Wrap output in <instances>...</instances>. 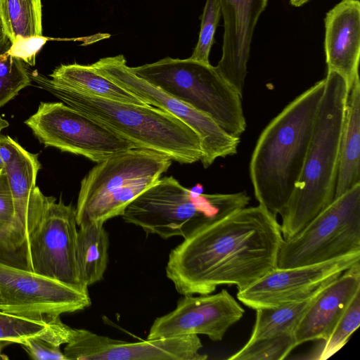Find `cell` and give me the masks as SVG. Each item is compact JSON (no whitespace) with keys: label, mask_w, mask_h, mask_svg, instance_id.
<instances>
[{"label":"cell","mask_w":360,"mask_h":360,"mask_svg":"<svg viewBox=\"0 0 360 360\" xmlns=\"http://www.w3.org/2000/svg\"><path fill=\"white\" fill-rule=\"evenodd\" d=\"M283 240L276 215L246 206L184 238L169 255L166 276L182 295L210 294L224 284L240 291L277 267Z\"/></svg>","instance_id":"1"},{"label":"cell","mask_w":360,"mask_h":360,"mask_svg":"<svg viewBox=\"0 0 360 360\" xmlns=\"http://www.w3.org/2000/svg\"><path fill=\"white\" fill-rule=\"evenodd\" d=\"M325 79L297 96L266 126L251 155L249 173L256 200L282 214L300 176Z\"/></svg>","instance_id":"2"},{"label":"cell","mask_w":360,"mask_h":360,"mask_svg":"<svg viewBox=\"0 0 360 360\" xmlns=\"http://www.w3.org/2000/svg\"><path fill=\"white\" fill-rule=\"evenodd\" d=\"M325 88L300 176L281 215L283 239L295 236L334 200L340 143L349 91L346 80L328 70Z\"/></svg>","instance_id":"3"},{"label":"cell","mask_w":360,"mask_h":360,"mask_svg":"<svg viewBox=\"0 0 360 360\" xmlns=\"http://www.w3.org/2000/svg\"><path fill=\"white\" fill-rule=\"evenodd\" d=\"M42 88L63 103L105 126L136 148L155 151L181 164L200 161L202 150L197 134L170 112L151 105H139L82 94L34 72Z\"/></svg>","instance_id":"4"},{"label":"cell","mask_w":360,"mask_h":360,"mask_svg":"<svg viewBox=\"0 0 360 360\" xmlns=\"http://www.w3.org/2000/svg\"><path fill=\"white\" fill-rule=\"evenodd\" d=\"M245 191L207 194L190 190L173 176L160 178L136 197L122 214L123 220L163 239L186 238L196 229L248 205Z\"/></svg>","instance_id":"5"},{"label":"cell","mask_w":360,"mask_h":360,"mask_svg":"<svg viewBox=\"0 0 360 360\" xmlns=\"http://www.w3.org/2000/svg\"><path fill=\"white\" fill-rule=\"evenodd\" d=\"M167 156L132 148L97 163L81 181L75 208L77 226L84 221L104 224L153 185L171 166Z\"/></svg>","instance_id":"6"},{"label":"cell","mask_w":360,"mask_h":360,"mask_svg":"<svg viewBox=\"0 0 360 360\" xmlns=\"http://www.w3.org/2000/svg\"><path fill=\"white\" fill-rule=\"evenodd\" d=\"M131 70L169 95L208 115L229 134L240 137L245 131L243 96L210 63L190 58L166 57Z\"/></svg>","instance_id":"7"},{"label":"cell","mask_w":360,"mask_h":360,"mask_svg":"<svg viewBox=\"0 0 360 360\" xmlns=\"http://www.w3.org/2000/svg\"><path fill=\"white\" fill-rule=\"evenodd\" d=\"M360 252V184L335 198L295 236L283 239L277 268L321 263Z\"/></svg>","instance_id":"8"},{"label":"cell","mask_w":360,"mask_h":360,"mask_svg":"<svg viewBox=\"0 0 360 360\" xmlns=\"http://www.w3.org/2000/svg\"><path fill=\"white\" fill-rule=\"evenodd\" d=\"M46 147L99 162L136 148L131 142L63 102H41L25 121Z\"/></svg>","instance_id":"9"},{"label":"cell","mask_w":360,"mask_h":360,"mask_svg":"<svg viewBox=\"0 0 360 360\" xmlns=\"http://www.w3.org/2000/svg\"><path fill=\"white\" fill-rule=\"evenodd\" d=\"M77 226L72 205L46 196L40 219L22 254L24 269L88 292L77 266Z\"/></svg>","instance_id":"10"},{"label":"cell","mask_w":360,"mask_h":360,"mask_svg":"<svg viewBox=\"0 0 360 360\" xmlns=\"http://www.w3.org/2000/svg\"><path fill=\"white\" fill-rule=\"evenodd\" d=\"M91 65L147 104L170 112L190 127L200 140V161L205 168L217 158L237 153L240 137L229 134L208 115L136 75L122 55L101 58Z\"/></svg>","instance_id":"11"},{"label":"cell","mask_w":360,"mask_h":360,"mask_svg":"<svg viewBox=\"0 0 360 360\" xmlns=\"http://www.w3.org/2000/svg\"><path fill=\"white\" fill-rule=\"evenodd\" d=\"M90 304L89 292L0 262V310L49 322Z\"/></svg>","instance_id":"12"},{"label":"cell","mask_w":360,"mask_h":360,"mask_svg":"<svg viewBox=\"0 0 360 360\" xmlns=\"http://www.w3.org/2000/svg\"><path fill=\"white\" fill-rule=\"evenodd\" d=\"M360 260V252L329 261L292 268H276L238 291L244 305L257 309L275 307L305 299Z\"/></svg>","instance_id":"13"},{"label":"cell","mask_w":360,"mask_h":360,"mask_svg":"<svg viewBox=\"0 0 360 360\" xmlns=\"http://www.w3.org/2000/svg\"><path fill=\"white\" fill-rule=\"evenodd\" d=\"M202 347L195 334L129 342L75 328L63 353L67 360H205Z\"/></svg>","instance_id":"14"},{"label":"cell","mask_w":360,"mask_h":360,"mask_svg":"<svg viewBox=\"0 0 360 360\" xmlns=\"http://www.w3.org/2000/svg\"><path fill=\"white\" fill-rule=\"evenodd\" d=\"M244 313L225 289L216 294L183 295L173 311L155 319L147 339L202 334L220 341Z\"/></svg>","instance_id":"15"},{"label":"cell","mask_w":360,"mask_h":360,"mask_svg":"<svg viewBox=\"0 0 360 360\" xmlns=\"http://www.w3.org/2000/svg\"><path fill=\"white\" fill-rule=\"evenodd\" d=\"M224 18L222 54L215 67L243 96L255 25L268 0H219Z\"/></svg>","instance_id":"16"},{"label":"cell","mask_w":360,"mask_h":360,"mask_svg":"<svg viewBox=\"0 0 360 360\" xmlns=\"http://www.w3.org/2000/svg\"><path fill=\"white\" fill-rule=\"evenodd\" d=\"M41 167L38 154H33L20 146L5 171L13 195L15 222L10 242L11 253L23 252L29 236L41 216L46 196L36 186Z\"/></svg>","instance_id":"17"},{"label":"cell","mask_w":360,"mask_h":360,"mask_svg":"<svg viewBox=\"0 0 360 360\" xmlns=\"http://www.w3.org/2000/svg\"><path fill=\"white\" fill-rule=\"evenodd\" d=\"M324 22L328 70L343 77L349 88L359 77V1L342 0L326 13Z\"/></svg>","instance_id":"18"},{"label":"cell","mask_w":360,"mask_h":360,"mask_svg":"<svg viewBox=\"0 0 360 360\" xmlns=\"http://www.w3.org/2000/svg\"><path fill=\"white\" fill-rule=\"evenodd\" d=\"M359 291V262L328 283L318 294L296 327L297 345L308 341L326 340Z\"/></svg>","instance_id":"19"},{"label":"cell","mask_w":360,"mask_h":360,"mask_svg":"<svg viewBox=\"0 0 360 360\" xmlns=\"http://www.w3.org/2000/svg\"><path fill=\"white\" fill-rule=\"evenodd\" d=\"M358 184H360L359 77L354 80L348 91L340 137L335 198Z\"/></svg>","instance_id":"20"},{"label":"cell","mask_w":360,"mask_h":360,"mask_svg":"<svg viewBox=\"0 0 360 360\" xmlns=\"http://www.w3.org/2000/svg\"><path fill=\"white\" fill-rule=\"evenodd\" d=\"M50 77L54 83L82 94L120 102L147 105L99 73L91 65H61L53 71Z\"/></svg>","instance_id":"21"},{"label":"cell","mask_w":360,"mask_h":360,"mask_svg":"<svg viewBox=\"0 0 360 360\" xmlns=\"http://www.w3.org/2000/svg\"><path fill=\"white\" fill-rule=\"evenodd\" d=\"M326 285L305 299L275 307L255 309V323L249 340H276L296 347V327L318 294Z\"/></svg>","instance_id":"22"},{"label":"cell","mask_w":360,"mask_h":360,"mask_svg":"<svg viewBox=\"0 0 360 360\" xmlns=\"http://www.w3.org/2000/svg\"><path fill=\"white\" fill-rule=\"evenodd\" d=\"M77 262L86 287L100 281L108 261L109 237L104 224L84 221L78 225Z\"/></svg>","instance_id":"23"},{"label":"cell","mask_w":360,"mask_h":360,"mask_svg":"<svg viewBox=\"0 0 360 360\" xmlns=\"http://www.w3.org/2000/svg\"><path fill=\"white\" fill-rule=\"evenodd\" d=\"M41 0H0L1 32L11 43L42 36Z\"/></svg>","instance_id":"24"},{"label":"cell","mask_w":360,"mask_h":360,"mask_svg":"<svg viewBox=\"0 0 360 360\" xmlns=\"http://www.w3.org/2000/svg\"><path fill=\"white\" fill-rule=\"evenodd\" d=\"M47 323L43 333L23 340L20 345L33 359L67 360L60 345L70 340L75 328L63 323L60 316Z\"/></svg>","instance_id":"25"},{"label":"cell","mask_w":360,"mask_h":360,"mask_svg":"<svg viewBox=\"0 0 360 360\" xmlns=\"http://www.w3.org/2000/svg\"><path fill=\"white\" fill-rule=\"evenodd\" d=\"M11 41L0 32V108L32 82L25 63L11 56Z\"/></svg>","instance_id":"26"},{"label":"cell","mask_w":360,"mask_h":360,"mask_svg":"<svg viewBox=\"0 0 360 360\" xmlns=\"http://www.w3.org/2000/svg\"><path fill=\"white\" fill-rule=\"evenodd\" d=\"M360 325V291L350 301L325 341L317 359L325 360L338 352Z\"/></svg>","instance_id":"27"},{"label":"cell","mask_w":360,"mask_h":360,"mask_svg":"<svg viewBox=\"0 0 360 360\" xmlns=\"http://www.w3.org/2000/svg\"><path fill=\"white\" fill-rule=\"evenodd\" d=\"M48 323L0 310V341L20 344L23 340L39 335Z\"/></svg>","instance_id":"28"},{"label":"cell","mask_w":360,"mask_h":360,"mask_svg":"<svg viewBox=\"0 0 360 360\" xmlns=\"http://www.w3.org/2000/svg\"><path fill=\"white\" fill-rule=\"evenodd\" d=\"M221 15L219 0H206L201 18L198 41L191 59L210 64L209 55Z\"/></svg>","instance_id":"29"},{"label":"cell","mask_w":360,"mask_h":360,"mask_svg":"<svg viewBox=\"0 0 360 360\" xmlns=\"http://www.w3.org/2000/svg\"><path fill=\"white\" fill-rule=\"evenodd\" d=\"M15 206L6 174L0 170V248L10 252L15 222Z\"/></svg>","instance_id":"30"},{"label":"cell","mask_w":360,"mask_h":360,"mask_svg":"<svg viewBox=\"0 0 360 360\" xmlns=\"http://www.w3.org/2000/svg\"><path fill=\"white\" fill-rule=\"evenodd\" d=\"M47 38L36 37L20 39L11 44L9 53L23 61L25 64L33 66L35 64L37 53L46 43Z\"/></svg>","instance_id":"31"},{"label":"cell","mask_w":360,"mask_h":360,"mask_svg":"<svg viewBox=\"0 0 360 360\" xmlns=\"http://www.w3.org/2000/svg\"><path fill=\"white\" fill-rule=\"evenodd\" d=\"M20 144L8 136H0V170L4 169L5 166L15 155Z\"/></svg>","instance_id":"32"},{"label":"cell","mask_w":360,"mask_h":360,"mask_svg":"<svg viewBox=\"0 0 360 360\" xmlns=\"http://www.w3.org/2000/svg\"><path fill=\"white\" fill-rule=\"evenodd\" d=\"M309 0H290V3L292 6L295 7H300L307 3Z\"/></svg>","instance_id":"33"},{"label":"cell","mask_w":360,"mask_h":360,"mask_svg":"<svg viewBox=\"0 0 360 360\" xmlns=\"http://www.w3.org/2000/svg\"><path fill=\"white\" fill-rule=\"evenodd\" d=\"M9 125L8 122L7 120H6L5 119H4L1 115H0V136L1 135V131L8 127Z\"/></svg>","instance_id":"34"},{"label":"cell","mask_w":360,"mask_h":360,"mask_svg":"<svg viewBox=\"0 0 360 360\" xmlns=\"http://www.w3.org/2000/svg\"><path fill=\"white\" fill-rule=\"evenodd\" d=\"M7 344H9V343H8V342H7L0 341V356H1V349H2L5 345H6Z\"/></svg>","instance_id":"35"},{"label":"cell","mask_w":360,"mask_h":360,"mask_svg":"<svg viewBox=\"0 0 360 360\" xmlns=\"http://www.w3.org/2000/svg\"><path fill=\"white\" fill-rule=\"evenodd\" d=\"M1 25H0V32H1Z\"/></svg>","instance_id":"36"}]
</instances>
